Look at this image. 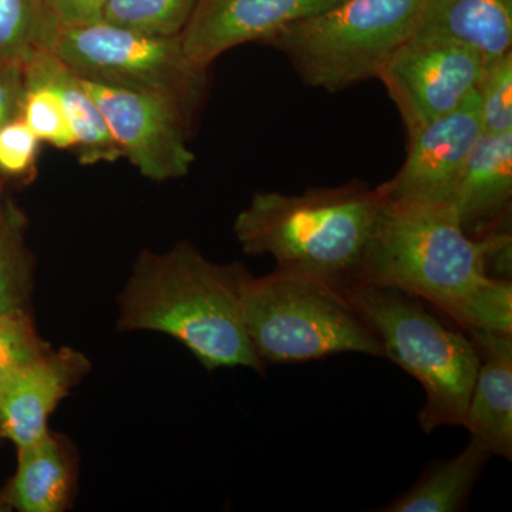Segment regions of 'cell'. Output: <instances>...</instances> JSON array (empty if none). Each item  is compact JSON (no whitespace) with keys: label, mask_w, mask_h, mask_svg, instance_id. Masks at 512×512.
<instances>
[{"label":"cell","mask_w":512,"mask_h":512,"mask_svg":"<svg viewBox=\"0 0 512 512\" xmlns=\"http://www.w3.org/2000/svg\"><path fill=\"white\" fill-rule=\"evenodd\" d=\"M360 281L412 293L468 333H512L510 229L470 237L450 205L386 202Z\"/></svg>","instance_id":"1"},{"label":"cell","mask_w":512,"mask_h":512,"mask_svg":"<svg viewBox=\"0 0 512 512\" xmlns=\"http://www.w3.org/2000/svg\"><path fill=\"white\" fill-rule=\"evenodd\" d=\"M248 269L217 264L191 242L143 251L117 299L120 332L151 330L177 339L205 369L248 367L265 375L244 325Z\"/></svg>","instance_id":"2"},{"label":"cell","mask_w":512,"mask_h":512,"mask_svg":"<svg viewBox=\"0 0 512 512\" xmlns=\"http://www.w3.org/2000/svg\"><path fill=\"white\" fill-rule=\"evenodd\" d=\"M384 207L379 188L362 181L299 195L261 191L235 218L234 234L245 254L272 256L276 268L343 291L362 279Z\"/></svg>","instance_id":"3"},{"label":"cell","mask_w":512,"mask_h":512,"mask_svg":"<svg viewBox=\"0 0 512 512\" xmlns=\"http://www.w3.org/2000/svg\"><path fill=\"white\" fill-rule=\"evenodd\" d=\"M342 292L382 343L384 359L423 387L421 430L461 426L480 365L473 340L447 328L424 301L403 289L357 281Z\"/></svg>","instance_id":"4"},{"label":"cell","mask_w":512,"mask_h":512,"mask_svg":"<svg viewBox=\"0 0 512 512\" xmlns=\"http://www.w3.org/2000/svg\"><path fill=\"white\" fill-rule=\"evenodd\" d=\"M244 325L265 366L315 362L340 353L384 359L382 343L342 291L286 269L251 276L244 293Z\"/></svg>","instance_id":"5"},{"label":"cell","mask_w":512,"mask_h":512,"mask_svg":"<svg viewBox=\"0 0 512 512\" xmlns=\"http://www.w3.org/2000/svg\"><path fill=\"white\" fill-rule=\"evenodd\" d=\"M426 0H342L266 43L281 50L306 86L340 92L379 79L412 39Z\"/></svg>","instance_id":"6"},{"label":"cell","mask_w":512,"mask_h":512,"mask_svg":"<svg viewBox=\"0 0 512 512\" xmlns=\"http://www.w3.org/2000/svg\"><path fill=\"white\" fill-rule=\"evenodd\" d=\"M47 50L80 79L158 94L191 114L207 86V70L185 57L180 36L141 35L103 22L56 28Z\"/></svg>","instance_id":"7"},{"label":"cell","mask_w":512,"mask_h":512,"mask_svg":"<svg viewBox=\"0 0 512 512\" xmlns=\"http://www.w3.org/2000/svg\"><path fill=\"white\" fill-rule=\"evenodd\" d=\"M116 141L121 156L148 180H178L190 173L188 147L192 114L167 97L83 80Z\"/></svg>","instance_id":"8"},{"label":"cell","mask_w":512,"mask_h":512,"mask_svg":"<svg viewBox=\"0 0 512 512\" xmlns=\"http://www.w3.org/2000/svg\"><path fill=\"white\" fill-rule=\"evenodd\" d=\"M483 66V57L467 47L412 37L390 57L379 80L412 134L476 92Z\"/></svg>","instance_id":"9"},{"label":"cell","mask_w":512,"mask_h":512,"mask_svg":"<svg viewBox=\"0 0 512 512\" xmlns=\"http://www.w3.org/2000/svg\"><path fill=\"white\" fill-rule=\"evenodd\" d=\"M483 133L474 92L456 110L409 134V153L399 173L377 187L384 201L402 208L450 205L461 170Z\"/></svg>","instance_id":"10"},{"label":"cell","mask_w":512,"mask_h":512,"mask_svg":"<svg viewBox=\"0 0 512 512\" xmlns=\"http://www.w3.org/2000/svg\"><path fill=\"white\" fill-rule=\"evenodd\" d=\"M342 0H198L180 35L185 57L208 70L217 57L249 42H264L293 23Z\"/></svg>","instance_id":"11"},{"label":"cell","mask_w":512,"mask_h":512,"mask_svg":"<svg viewBox=\"0 0 512 512\" xmlns=\"http://www.w3.org/2000/svg\"><path fill=\"white\" fill-rule=\"evenodd\" d=\"M92 369L73 348H50L0 384V433L16 448L28 447L49 433L59 403Z\"/></svg>","instance_id":"12"},{"label":"cell","mask_w":512,"mask_h":512,"mask_svg":"<svg viewBox=\"0 0 512 512\" xmlns=\"http://www.w3.org/2000/svg\"><path fill=\"white\" fill-rule=\"evenodd\" d=\"M512 131L483 133L458 177L450 207L470 237L510 229Z\"/></svg>","instance_id":"13"},{"label":"cell","mask_w":512,"mask_h":512,"mask_svg":"<svg viewBox=\"0 0 512 512\" xmlns=\"http://www.w3.org/2000/svg\"><path fill=\"white\" fill-rule=\"evenodd\" d=\"M480 365L463 424L490 454L512 460V333H470Z\"/></svg>","instance_id":"14"},{"label":"cell","mask_w":512,"mask_h":512,"mask_svg":"<svg viewBox=\"0 0 512 512\" xmlns=\"http://www.w3.org/2000/svg\"><path fill=\"white\" fill-rule=\"evenodd\" d=\"M77 473L72 441L49 431L36 443L19 448L18 468L0 500L20 512L66 511L76 494Z\"/></svg>","instance_id":"15"},{"label":"cell","mask_w":512,"mask_h":512,"mask_svg":"<svg viewBox=\"0 0 512 512\" xmlns=\"http://www.w3.org/2000/svg\"><path fill=\"white\" fill-rule=\"evenodd\" d=\"M413 37L456 43L484 62L497 59L512 52V0H426Z\"/></svg>","instance_id":"16"},{"label":"cell","mask_w":512,"mask_h":512,"mask_svg":"<svg viewBox=\"0 0 512 512\" xmlns=\"http://www.w3.org/2000/svg\"><path fill=\"white\" fill-rule=\"evenodd\" d=\"M25 79L45 84L62 101L80 163H114L123 158L103 113L83 86L82 79L49 50H42L25 64Z\"/></svg>","instance_id":"17"},{"label":"cell","mask_w":512,"mask_h":512,"mask_svg":"<svg viewBox=\"0 0 512 512\" xmlns=\"http://www.w3.org/2000/svg\"><path fill=\"white\" fill-rule=\"evenodd\" d=\"M491 456L480 444L468 446L450 460L434 461L419 480L383 512H456L466 507L468 497Z\"/></svg>","instance_id":"18"},{"label":"cell","mask_w":512,"mask_h":512,"mask_svg":"<svg viewBox=\"0 0 512 512\" xmlns=\"http://www.w3.org/2000/svg\"><path fill=\"white\" fill-rule=\"evenodd\" d=\"M32 258L25 241V217L0 198V313L29 311Z\"/></svg>","instance_id":"19"},{"label":"cell","mask_w":512,"mask_h":512,"mask_svg":"<svg viewBox=\"0 0 512 512\" xmlns=\"http://www.w3.org/2000/svg\"><path fill=\"white\" fill-rule=\"evenodd\" d=\"M56 28L43 0H0V60L28 63L47 50Z\"/></svg>","instance_id":"20"},{"label":"cell","mask_w":512,"mask_h":512,"mask_svg":"<svg viewBox=\"0 0 512 512\" xmlns=\"http://www.w3.org/2000/svg\"><path fill=\"white\" fill-rule=\"evenodd\" d=\"M198 0H110L104 23L141 35L177 37L190 20Z\"/></svg>","instance_id":"21"},{"label":"cell","mask_w":512,"mask_h":512,"mask_svg":"<svg viewBox=\"0 0 512 512\" xmlns=\"http://www.w3.org/2000/svg\"><path fill=\"white\" fill-rule=\"evenodd\" d=\"M476 94L484 133L512 131V52L485 60Z\"/></svg>","instance_id":"22"},{"label":"cell","mask_w":512,"mask_h":512,"mask_svg":"<svg viewBox=\"0 0 512 512\" xmlns=\"http://www.w3.org/2000/svg\"><path fill=\"white\" fill-rule=\"evenodd\" d=\"M22 119L39 138L57 148H74V136L62 101L45 84L26 80Z\"/></svg>","instance_id":"23"},{"label":"cell","mask_w":512,"mask_h":512,"mask_svg":"<svg viewBox=\"0 0 512 512\" xmlns=\"http://www.w3.org/2000/svg\"><path fill=\"white\" fill-rule=\"evenodd\" d=\"M50 348L29 311L0 313V384Z\"/></svg>","instance_id":"24"},{"label":"cell","mask_w":512,"mask_h":512,"mask_svg":"<svg viewBox=\"0 0 512 512\" xmlns=\"http://www.w3.org/2000/svg\"><path fill=\"white\" fill-rule=\"evenodd\" d=\"M39 144L22 117L0 127V173L10 177L28 174L36 163Z\"/></svg>","instance_id":"25"},{"label":"cell","mask_w":512,"mask_h":512,"mask_svg":"<svg viewBox=\"0 0 512 512\" xmlns=\"http://www.w3.org/2000/svg\"><path fill=\"white\" fill-rule=\"evenodd\" d=\"M57 28H86L104 22L110 0H43Z\"/></svg>","instance_id":"26"},{"label":"cell","mask_w":512,"mask_h":512,"mask_svg":"<svg viewBox=\"0 0 512 512\" xmlns=\"http://www.w3.org/2000/svg\"><path fill=\"white\" fill-rule=\"evenodd\" d=\"M25 64L0 60V127L22 116Z\"/></svg>","instance_id":"27"},{"label":"cell","mask_w":512,"mask_h":512,"mask_svg":"<svg viewBox=\"0 0 512 512\" xmlns=\"http://www.w3.org/2000/svg\"><path fill=\"white\" fill-rule=\"evenodd\" d=\"M2 511H8V508L5 507V504L2 503V500H0V512Z\"/></svg>","instance_id":"28"},{"label":"cell","mask_w":512,"mask_h":512,"mask_svg":"<svg viewBox=\"0 0 512 512\" xmlns=\"http://www.w3.org/2000/svg\"><path fill=\"white\" fill-rule=\"evenodd\" d=\"M0 439H2V433H0Z\"/></svg>","instance_id":"29"}]
</instances>
